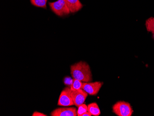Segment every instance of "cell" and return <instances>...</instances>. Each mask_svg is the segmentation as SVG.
Listing matches in <instances>:
<instances>
[{
    "label": "cell",
    "instance_id": "cell-1",
    "mask_svg": "<svg viewBox=\"0 0 154 116\" xmlns=\"http://www.w3.org/2000/svg\"><path fill=\"white\" fill-rule=\"evenodd\" d=\"M71 74L74 79L83 83H89L92 80V73L90 66L85 62H79L71 66Z\"/></svg>",
    "mask_w": 154,
    "mask_h": 116
},
{
    "label": "cell",
    "instance_id": "cell-2",
    "mask_svg": "<svg viewBox=\"0 0 154 116\" xmlns=\"http://www.w3.org/2000/svg\"><path fill=\"white\" fill-rule=\"evenodd\" d=\"M113 111L118 116H131L134 111L129 103L120 101L113 105Z\"/></svg>",
    "mask_w": 154,
    "mask_h": 116
},
{
    "label": "cell",
    "instance_id": "cell-3",
    "mask_svg": "<svg viewBox=\"0 0 154 116\" xmlns=\"http://www.w3.org/2000/svg\"><path fill=\"white\" fill-rule=\"evenodd\" d=\"M53 12L59 16L67 15L71 13L66 0H58L54 2H49Z\"/></svg>",
    "mask_w": 154,
    "mask_h": 116
},
{
    "label": "cell",
    "instance_id": "cell-4",
    "mask_svg": "<svg viewBox=\"0 0 154 116\" xmlns=\"http://www.w3.org/2000/svg\"><path fill=\"white\" fill-rule=\"evenodd\" d=\"M71 89L70 87H67L65 88L62 91L60 95L58 105L65 107L74 105L71 95Z\"/></svg>",
    "mask_w": 154,
    "mask_h": 116
},
{
    "label": "cell",
    "instance_id": "cell-5",
    "mask_svg": "<svg viewBox=\"0 0 154 116\" xmlns=\"http://www.w3.org/2000/svg\"><path fill=\"white\" fill-rule=\"evenodd\" d=\"M88 93L83 89L72 90L71 95L73 101V104L77 107L84 103Z\"/></svg>",
    "mask_w": 154,
    "mask_h": 116
},
{
    "label": "cell",
    "instance_id": "cell-6",
    "mask_svg": "<svg viewBox=\"0 0 154 116\" xmlns=\"http://www.w3.org/2000/svg\"><path fill=\"white\" fill-rule=\"evenodd\" d=\"M103 83L100 81H96L94 83H83V88L90 95H96L102 87Z\"/></svg>",
    "mask_w": 154,
    "mask_h": 116
},
{
    "label": "cell",
    "instance_id": "cell-7",
    "mask_svg": "<svg viewBox=\"0 0 154 116\" xmlns=\"http://www.w3.org/2000/svg\"><path fill=\"white\" fill-rule=\"evenodd\" d=\"M51 115V116H77V110L75 107L64 106L55 109Z\"/></svg>",
    "mask_w": 154,
    "mask_h": 116
},
{
    "label": "cell",
    "instance_id": "cell-8",
    "mask_svg": "<svg viewBox=\"0 0 154 116\" xmlns=\"http://www.w3.org/2000/svg\"><path fill=\"white\" fill-rule=\"evenodd\" d=\"M68 8L71 13H74L78 12L82 9L83 5L79 0H66Z\"/></svg>",
    "mask_w": 154,
    "mask_h": 116
},
{
    "label": "cell",
    "instance_id": "cell-9",
    "mask_svg": "<svg viewBox=\"0 0 154 116\" xmlns=\"http://www.w3.org/2000/svg\"><path fill=\"white\" fill-rule=\"evenodd\" d=\"M88 111L92 116H98L101 114L100 108L97 103H92L88 105Z\"/></svg>",
    "mask_w": 154,
    "mask_h": 116
},
{
    "label": "cell",
    "instance_id": "cell-10",
    "mask_svg": "<svg viewBox=\"0 0 154 116\" xmlns=\"http://www.w3.org/2000/svg\"><path fill=\"white\" fill-rule=\"evenodd\" d=\"M83 82L78 80L73 79V83L70 88L71 90H77L83 88Z\"/></svg>",
    "mask_w": 154,
    "mask_h": 116
},
{
    "label": "cell",
    "instance_id": "cell-11",
    "mask_svg": "<svg viewBox=\"0 0 154 116\" xmlns=\"http://www.w3.org/2000/svg\"><path fill=\"white\" fill-rule=\"evenodd\" d=\"M145 26L148 32H154V17H150L146 20Z\"/></svg>",
    "mask_w": 154,
    "mask_h": 116
},
{
    "label": "cell",
    "instance_id": "cell-12",
    "mask_svg": "<svg viewBox=\"0 0 154 116\" xmlns=\"http://www.w3.org/2000/svg\"><path fill=\"white\" fill-rule=\"evenodd\" d=\"M48 0H31L33 5L37 7L46 8V2Z\"/></svg>",
    "mask_w": 154,
    "mask_h": 116
},
{
    "label": "cell",
    "instance_id": "cell-13",
    "mask_svg": "<svg viewBox=\"0 0 154 116\" xmlns=\"http://www.w3.org/2000/svg\"><path fill=\"white\" fill-rule=\"evenodd\" d=\"M78 107V109L77 110V116H82L83 114L88 111V106L84 103Z\"/></svg>",
    "mask_w": 154,
    "mask_h": 116
},
{
    "label": "cell",
    "instance_id": "cell-14",
    "mask_svg": "<svg viewBox=\"0 0 154 116\" xmlns=\"http://www.w3.org/2000/svg\"><path fill=\"white\" fill-rule=\"evenodd\" d=\"M73 79L69 77H66L64 78V83L65 85L70 87L73 83Z\"/></svg>",
    "mask_w": 154,
    "mask_h": 116
},
{
    "label": "cell",
    "instance_id": "cell-15",
    "mask_svg": "<svg viewBox=\"0 0 154 116\" xmlns=\"http://www.w3.org/2000/svg\"><path fill=\"white\" fill-rule=\"evenodd\" d=\"M32 116H47V115L46 114H44V113H41V112H38V111H35L33 112Z\"/></svg>",
    "mask_w": 154,
    "mask_h": 116
},
{
    "label": "cell",
    "instance_id": "cell-16",
    "mask_svg": "<svg viewBox=\"0 0 154 116\" xmlns=\"http://www.w3.org/2000/svg\"><path fill=\"white\" fill-rule=\"evenodd\" d=\"M91 114L89 112V111H87V112H85V113H84V114L82 115V116H91Z\"/></svg>",
    "mask_w": 154,
    "mask_h": 116
},
{
    "label": "cell",
    "instance_id": "cell-17",
    "mask_svg": "<svg viewBox=\"0 0 154 116\" xmlns=\"http://www.w3.org/2000/svg\"><path fill=\"white\" fill-rule=\"evenodd\" d=\"M152 37H153V39H154V32H153V33H152Z\"/></svg>",
    "mask_w": 154,
    "mask_h": 116
}]
</instances>
